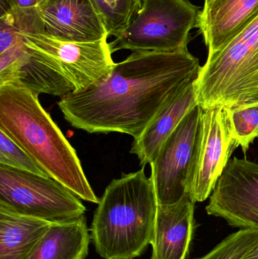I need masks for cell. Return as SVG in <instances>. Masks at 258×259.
I'll return each instance as SVG.
<instances>
[{
	"label": "cell",
	"mask_w": 258,
	"mask_h": 259,
	"mask_svg": "<svg viewBox=\"0 0 258 259\" xmlns=\"http://www.w3.org/2000/svg\"><path fill=\"white\" fill-rule=\"evenodd\" d=\"M107 39L77 42L43 33L21 35L26 49L65 77L74 92L85 91L112 71L115 63Z\"/></svg>",
	"instance_id": "7"
},
{
	"label": "cell",
	"mask_w": 258,
	"mask_h": 259,
	"mask_svg": "<svg viewBox=\"0 0 258 259\" xmlns=\"http://www.w3.org/2000/svg\"><path fill=\"white\" fill-rule=\"evenodd\" d=\"M227 121L237 147L246 153L250 144L258 138V101L224 106Z\"/></svg>",
	"instance_id": "19"
},
{
	"label": "cell",
	"mask_w": 258,
	"mask_h": 259,
	"mask_svg": "<svg viewBox=\"0 0 258 259\" xmlns=\"http://www.w3.org/2000/svg\"><path fill=\"white\" fill-rule=\"evenodd\" d=\"M209 1V0H204V2Z\"/></svg>",
	"instance_id": "26"
},
{
	"label": "cell",
	"mask_w": 258,
	"mask_h": 259,
	"mask_svg": "<svg viewBox=\"0 0 258 259\" xmlns=\"http://www.w3.org/2000/svg\"><path fill=\"white\" fill-rule=\"evenodd\" d=\"M196 77L180 83L167 99L142 134L133 140L130 153L137 156L142 166L151 164L161 146L184 117L198 106Z\"/></svg>",
	"instance_id": "12"
},
{
	"label": "cell",
	"mask_w": 258,
	"mask_h": 259,
	"mask_svg": "<svg viewBox=\"0 0 258 259\" xmlns=\"http://www.w3.org/2000/svg\"><path fill=\"white\" fill-rule=\"evenodd\" d=\"M41 1H42V0H39V3H40Z\"/></svg>",
	"instance_id": "27"
},
{
	"label": "cell",
	"mask_w": 258,
	"mask_h": 259,
	"mask_svg": "<svg viewBox=\"0 0 258 259\" xmlns=\"http://www.w3.org/2000/svg\"><path fill=\"white\" fill-rule=\"evenodd\" d=\"M109 36L118 37L137 16L142 0H91Z\"/></svg>",
	"instance_id": "20"
},
{
	"label": "cell",
	"mask_w": 258,
	"mask_h": 259,
	"mask_svg": "<svg viewBox=\"0 0 258 259\" xmlns=\"http://www.w3.org/2000/svg\"><path fill=\"white\" fill-rule=\"evenodd\" d=\"M258 73V17L219 51L208 55L195 79L198 105L203 110L237 103Z\"/></svg>",
	"instance_id": "4"
},
{
	"label": "cell",
	"mask_w": 258,
	"mask_h": 259,
	"mask_svg": "<svg viewBox=\"0 0 258 259\" xmlns=\"http://www.w3.org/2000/svg\"><path fill=\"white\" fill-rule=\"evenodd\" d=\"M203 109L199 105L190 111L161 146L151 165L159 205L180 201L193 178L201 131Z\"/></svg>",
	"instance_id": "8"
},
{
	"label": "cell",
	"mask_w": 258,
	"mask_h": 259,
	"mask_svg": "<svg viewBox=\"0 0 258 259\" xmlns=\"http://www.w3.org/2000/svg\"><path fill=\"white\" fill-rule=\"evenodd\" d=\"M236 148L224 106L203 110L199 146L189 191L194 203L204 202L212 195Z\"/></svg>",
	"instance_id": "10"
},
{
	"label": "cell",
	"mask_w": 258,
	"mask_h": 259,
	"mask_svg": "<svg viewBox=\"0 0 258 259\" xmlns=\"http://www.w3.org/2000/svg\"><path fill=\"white\" fill-rule=\"evenodd\" d=\"M194 207L188 193L176 203L158 206L151 259H186L193 235Z\"/></svg>",
	"instance_id": "14"
},
{
	"label": "cell",
	"mask_w": 258,
	"mask_h": 259,
	"mask_svg": "<svg viewBox=\"0 0 258 259\" xmlns=\"http://www.w3.org/2000/svg\"><path fill=\"white\" fill-rule=\"evenodd\" d=\"M258 17V0H209L198 25L209 55L219 51Z\"/></svg>",
	"instance_id": "13"
},
{
	"label": "cell",
	"mask_w": 258,
	"mask_h": 259,
	"mask_svg": "<svg viewBox=\"0 0 258 259\" xmlns=\"http://www.w3.org/2000/svg\"><path fill=\"white\" fill-rule=\"evenodd\" d=\"M199 60L187 47L175 52H134L85 91L61 98L65 119L89 134L121 133L136 139L170 94L198 77Z\"/></svg>",
	"instance_id": "1"
},
{
	"label": "cell",
	"mask_w": 258,
	"mask_h": 259,
	"mask_svg": "<svg viewBox=\"0 0 258 259\" xmlns=\"http://www.w3.org/2000/svg\"><path fill=\"white\" fill-rule=\"evenodd\" d=\"M151 178L140 170L123 174L106 187L94 213L91 238L104 259H134L151 244L157 214Z\"/></svg>",
	"instance_id": "3"
},
{
	"label": "cell",
	"mask_w": 258,
	"mask_h": 259,
	"mask_svg": "<svg viewBox=\"0 0 258 259\" xmlns=\"http://www.w3.org/2000/svg\"><path fill=\"white\" fill-rule=\"evenodd\" d=\"M11 9H31L39 6V0H6Z\"/></svg>",
	"instance_id": "24"
},
{
	"label": "cell",
	"mask_w": 258,
	"mask_h": 259,
	"mask_svg": "<svg viewBox=\"0 0 258 259\" xmlns=\"http://www.w3.org/2000/svg\"><path fill=\"white\" fill-rule=\"evenodd\" d=\"M0 130L21 146L49 178L80 199L99 203L75 149L41 106L37 95L22 87L1 85Z\"/></svg>",
	"instance_id": "2"
},
{
	"label": "cell",
	"mask_w": 258,
	"mask_h": 259,
	"mask_svg": "<svg viewBox=\"0 0 258 259\" xmlns=\"http://www.w3.org/2000/svg\"><path fill=\"white\" fill-rule=\"evenodd\" d=\"M8 83L22 87L37 96L45 94L62 98L74 91L65 77L27 49L5 84Z\"/></svg>",
	"instance_id": "17"
},
{
	"label": "cell",
	"mask_w": 258,
	"mask_h": 259,
	"mask_svg": "<svg viewBox=\"0 0 258 259\" xmlns=\"http://www.w3.org/2000/svg\"><path fill=\"white\" fill-rule=\"evenodd\" d=\"M206 211L240 229L258 231V164L234 157L210 196Z\"/></svg>",
	"instance_id": "9"
},
{
	"label": "cell",
	"mask_w": 258,
	"mask_h": 259,
	"mask_svg": "<svg viewBox=\"0 0 258 259\" xmlns=\"http://www.w3.org/2000/svg\"><path fill=\"white\" fill-rule=\"evenodd\" d=\"M258 244V231L241 229L217 245L204 256L196 259H242Z\"/></svg>",
	"instance_id": "21"
},
{
	"label": "cell",
	"mask_w": 258,
	"mask_h": 259,
	"mask_svg": "<svg viewBox=\"0 0 258 259\" xmlns=\"http://www.w3.org/2000/svg\"><path fill=\"white\" fill-rule=\"evenodd\" d=\"M0 164L48 177L34 160L4 131L0 130Z\"/></svg>",
	"instance_id": "22"
},
{
	"label": "cell",
	"mask_w": 258,
	"mask_h": 259,
	"mask_svg": "<svg viewBox=\"0 0 258 259\" xmlns=\"http://www.w3.org/2000/svg\"><path fill=\"white\" fill-rule=\"evenodd\" d=\"M42 33L77 42L109 37L91 0H42L38 6Z\"/></svg>",
	"instance_id": "11"
},
{
	"label": "cell",
	"mask_w": 258,
	"mask_h": 259,
	"mask_svg": "<svg viewBox=\"0 0 258 259\" xmlns=\"http://www.w3.org/2000/svg\"><path fill=\"white\" fill-rule=\"evenodd\" d=\"M53 223L0 207V259H27Z\"/></svg>",
	"instance_id": "16"
},
{
	"label": "cell",
	"mask_w": 258,
	"mask_h": 259,
	"mask_svg": "<svg viewBox=\"0 0 258 259\" xmlns=\"http://www.w3.org/2000/svg\"><path fill=\"white\" fill-rule=\"evenodd\" d=\"M91 236L84 216L53 223L27 259H85Z\"/></svg>",
	"instance_id": "15"
},
{
	"label": "cell",
	"mask_w": 258,
	"mask_h": 259,
	"mask_svg": "<svg viewBox=\"0 0 258 259\" xmlns=\"http://www.w3.org/2000/svg\"><path fill=\"white\" fill-rule=\"evenodd\" d=\"M200 9L189 0H142L125 31L109 44L112 53L175 52L187 47L189 33L198 25Z\"/></svg>",
	"instance_id": "5"
},
{
	"label": "cell",
	"mask_w": 258,
	"mask_h": 259,
	"mask_svg": "<svg viewBox=\"0 0 258 259\" xmlns=\"http://www.w3.org/2000/svg\"><path fill=\"white\" fill-rule=\"evenodd\" d=\"M249 101H258V73L247 85L236 103Z\"/></svg>",
	"instance_id": "23"
},
{
	"label": "cell",
	"mask_w": 258,
	"mask_h": 259,
	"mask_svg": "<svg viewBox=\"0 0 258 259\" xmlns=\"http://www.w3.org/2000/svg\"><path fill=\"white\" fill-rule=\"evenodd\" d=\"M242 259H258V244Z\"/></svg>",
	"instance_id": "25"
},
{
	"label": "cell",
	"mask_w": 258,
	"mask_h": 259,
	"mask_svg": "<svg viewBox=\"0 0 258 259\" xmlns=\"http://www.w3.org/2000/svg\"><path fill=\"white\" fill-rule=\"evenodd\" d=\"M79 199L49 177L0 164V207L56 223L85 215L86 208Z\"/></svg>",
	"instance_id": "6"
},
{
	"label": "cell",
	"mask_w": 258,
	"mask_h": 259,
	"mask_svg": "<svg viewBox=\"0 0 258 259\" xmlns=\"http://www.w3.org/2000/svg\"><path fill=\"white\" fill-rule=\"evenodd\" d=\"M31 33H42L38 7L11 9L0 16V53L21 42V35Z\"/></svg>",
	"instance_id": "18"
}]
</instances>
